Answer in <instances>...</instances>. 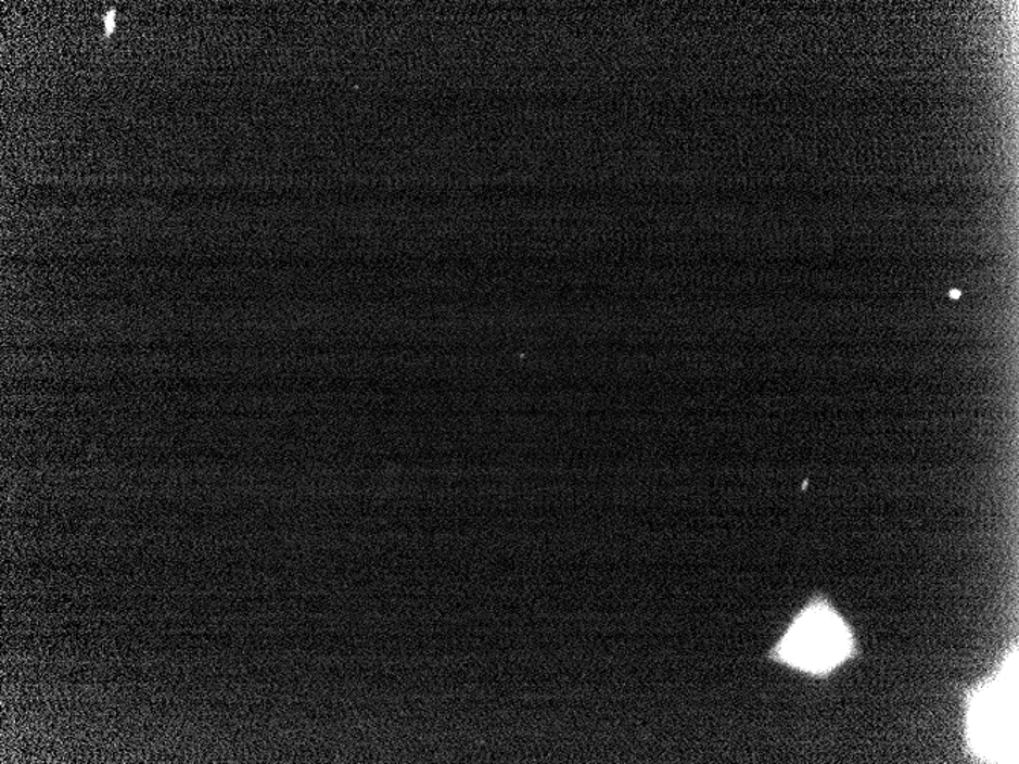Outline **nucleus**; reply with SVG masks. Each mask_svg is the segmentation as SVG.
I'll use <instances>...</instances> for the list:
<instances>
[{
	"label": "nucleus",
	"instance_id": "nucleus-4",
	"mask_svg": "<svg viewBox=\"0 0 1019 764\" xmlns=\"http://www.w3.org/2000/svg\"><path fill=\"white\" fill-rule=\"evenodd\" d=\"M951 295H953V296H960V292H951Z\"/></svg>",
	"mask_w": 1019,
	"mask_h": 764
},
{
	"label": "nucleus",
	"instance_id": "nucleus-1",
	"mask_svg": "<svg viewBox=\"0 0 1019 764\" xmlns=\"http://www.w3.org/2000/svg\"><path fill=\"white\" fill-rule=\"evenodd\" d=\"M856 654L848 621L825 598H814L789 624L768 658L806 675L825 677Z\"/></svg>",
	"mask_w": 1019,
	"mask_h": 764
},
{
	"label": "nucleus",
	"instance_id": "nucleus-2",
	"mask_svg": "<svg viewBox=\"0 0 1019 764\" xmlns=\"http://www.w3.org/2000/svg\"><path fill=\"white\" fill-rule=\"evenodd\" d=\"M968 740L984 760H1009L1017 749V658L972 691L968 705Z\"/></svg>",
	"mask_w": 1019,
	"mask_h": 764
},
{
	"label": "nucleus",
	"instance_id": "nucleus-3",
	"mask_svg": "<svg viewBox=\"0 0 1019 764\" xmlns=\"http://www.w3.org/2000/svg\"><path fill=\"white\" fill-rule=\"evenodd\" d=\"M115 17H116L115 11H111V13L105 14V16H104L105 34H112V33H114L115 25H116V18H115Z\"/></svg>",
	"mask_w": 1019,
	"mask_h": 764
}]
</instances>
